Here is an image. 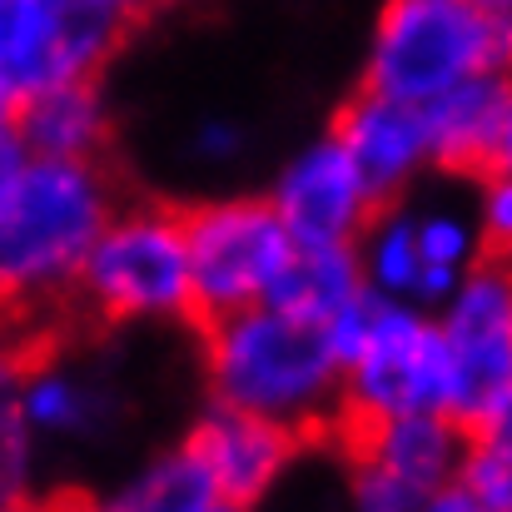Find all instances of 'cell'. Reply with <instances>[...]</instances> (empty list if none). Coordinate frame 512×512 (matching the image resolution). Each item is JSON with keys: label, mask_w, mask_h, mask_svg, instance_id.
<instances>
[{"label": "cell", "mask_w": 512, "mask_h": 512, "mask_svg": "<svg viewBox=\"0 0 512 512\" xmlns=\"http://www.w3.org/2000/svg\"><path fill=\"white\" fill-rule=\"evenodd\" d=\"M199 368L214 403L259 413L304 443H319L343 428L339 348L329 324L304 319L274 299L204 319Z\"/></svg>", "instance_id": "cell-1"}, {"label": "cell", "mask_w": 512, "mask_h": 512, "mask_svg": "<svg viewBox=\"0 0 512 512\" xmlns=\"http://www.w3.org/2000/svg\"><path fill=\"white\" fill-rule=\"evenodd\" d=\"M120 204L105 160L25 155L0 199V319H35L70 304L75 274Z\"/></svg>", "instance_id": "cell-2"}, {"label": "cell", "mask_w": 512, "mask_h": 512, "mask_svg": "<svg viewBox=\"0 0 512 512\" xmlns=\"http://www.w3.org/2000/svg\"><path fill=\"white\" fill-rule=\"evenodd\" d=\"M339 348L343 423L453 413V368L428 304L363 294L329 324Z\"/></svg>", "instance_id": "cell-3"}, {"label": "cell", "mask_w": 512, "mask_h": 512, "mask_svg": "<svg viewBox=\"0 0 512 512\" xmlns=\"http://www.w3.org/2000/svg\"><path fill=\"white\" fill-rule=\"evenodd\" d=\"M70 304L110 329L194 324L184 209L160 199H120L75 274Z\"/></svg>", "instance_id": "cell-4"}, {"label": "cell", "mask_w": 512, "mask_h": 512, "mask_svg": "<svg viewBox=\"0 0 512 512\" xmlns=\"http://www.w3.org/2000/svg\"><path fill=\"white\" fill-rule=\"evenodd\" d=\"M508 70L512 25L493 20L473 0H383L363 50V85L408 105Z\"/></svg>", "instance_id": "cell-5"}, {"label": "cell", "mask_w": 512, "mask_h": 512, "mask_svg": "<svg viewBox=\"0 0 512 512\" xmlns=\"http://www.w3.org/2000/svg\"><path fill=\"white\" fill-rule=\"evenodd\" d=\"M334 443H343L353 508L438 512L463 468L468 423L458 413H393L373 423H343Z\"/></svg>", "instance_id": "cell-6"}, {"label": "cell", "mask_w": 512, "mask_h": 512, "mask_svg": "<svg viewBox=\"0 0 512 512\" xmlns=\"http://www.w3.org/2000/svg\"><path fill=\"white\" fill-rule=\"evenodd\" d=\"M194 324L264 304L294 249V234L264 194H219L184 209Z\"/></svg>", "instance_id": "cell-7"}, {"label": "cell", "mask_w": 512, "mask_h": 512, "mask_svg": "<svg viewBox=\"0 0 512 512\" xmlns=\"http://www.w3.org/2000/svg\"><path fill=\"white\" fill-rule=\"evenodd\" d=\"M125 35L130 20L95 0H0V75L15 100L65 80H100Z\"/></svg>", "instance_id": "cell-8"}, {"label": "cell", "mask_w": 512, "mask_h": 512, "mask_svg": "<svg viewBox=\"0 0 512 512\" xmlns=\"http://www.w3.org/2000/svg\"><path fill=\"white\" fill-rule=\"evenodd\" d=\"M433 319L453 368V413L473 423L512 393V259L483 254L433 304Z\"/></svg>", "instance_id": "cell-9"}, {"label": "cell", "mask_w": 512, "mask_h": 512, "mask_svg": "<svg viewBox=\"0 0 512 512\" xmlns=\"http://www.w3.org/2000/svg\"><path fill=\"white\" fill-rule=\"evenodd\" d=\"M184 443L209 468L224 512L259 508L264 498H274L284 488V478L294 473L299 453L309 448L299 433H289L259 413L214 403V398L194 413V423L184 428Z\"/></svg>", "instance_id": "cell-10"}, {"label": "cell", "mask_w": 512, "mask_h": 512, "mask_svg": "<svg viewBox=\"0 0 512 512\" xmlns=\"http://www.w3.org/2000/svg\"><path fill=\"white\" fill-rule=\"evenodd\" d=\"M264 199L274 204V214L299 244H353L378 209V194L353 170V160L329 130L299 145L274 170Z\"/></svg>", "instance_id": "cell-11"}, {"label": "cell", "mask_w": 512, "mask_h": 512, "mask_svg": "<svg viewBox=\"0 0 512 512\" xmlns=\"http://www.w3.org/2000/svg\"><path fill=\"white\" fill-rule=\"evenodd\" d=\"M20 413L45 453H75L115 438L130 413V398L115 388L110 373L60 358V353H25L20 368Z\"/></svg>", "instance_id": "cell-12"}, {"label": "cell", "mask_w": 512, "mask_h": 512, "mask_svg": "<svg viewBox=\"0 0 512 512\" xmlns=\"http://www.w3.org/2000/svg\"><path fill=\"white\" fill-rule=\"evenodd\" d=\"M329 135L343 145V155L353 160V170L368 179V189L378 194V204L408 199L413 184L433 170L428 155V130H423V110L358 85L339 105Z\"/></svg>", "instance_id": "cell-13"}, {"label": "cell", "mask_w": 512, "mask_h": 512, "mask_svg": "<svg viewBox=\"0 0 512 512\" xmlns=\"http://www.w3.org/2000/svg\"><path fill=\"white\" fill-rule=\"evenodd\" d=\"M10 130L25 145V155L105 160L110 140H115V115H110V100H105L100 80H65V85L20 95L15 115H10Z\"/></svg>", "instance_id": "cell-14"}, {"label": "cell", "mask_w": 512, "mask_h": 512, "mask_svg": "<svg viewBox=\"0 0 512 512\" xmlns=\"http://www.w3.org/2000/svg\"><path fill=\"white\" fill-rule=\"evenodd\" d=\"M503 85H508V75H478V80H463V85L418 105L433 170L483 174L493 165V140H498V120H503Z\"/></svg>", "instance_id": "cell-15"}, {"label": "cell", "mask_w": 512, "mask_h": 512, "mask_svg": "<svg viewBox=\"0 0 512 512\" xmlns=\"http://www.w3.org/2000/svg\"><path fill=\"white\" fill-rule=\"evenodd\" d=\"M100 503L115 512H224L209 468L184 438L140 458Z\"/></svg>", "instance_id": "cell-16"}, {"label": "cell", "mask_w": 512, "mask_h": 512, "mask_svg": "<svg viewBox=\"0 0 512 512\" xmlns=\"http://www.w3.org/2000/svg\"><path fill=\"white\" fill-rule=\"evenodd\" d=\"M353 254H358V274H363L368 294L428 304V269H423V254H418L408 199L378 204L373 219L363 224V234L353 239Z\"/></svg>", "instance_id": "cell-17"}, {"label": "cell", "mask_w": 512, "mask_h": 512, "mask_svg": "<svg viewBox=\"0 0 512 512\" xmlns=\"http://www.w3.org/2000/svg\"><path fill=\"white\" fill-rule=\"evenodd\" d=\"M368 289H363V274H358V254L353 244H299L289 249L284 269H279V284H274V304L304 314V319H319V324H334L348 304H358Z\"/></svg>", "instance_id": "cell-18"}, {"label": "cell", "mask_w": 512, "mask_h": 512, "mask_svg": "<svg viewBox=\"0 0 512 512\" xmlns=\"http://www.w3.org/2000/svg\"><path fill=\"white\" fill-rule=\"evenodd\" d=\"M25 353L30 348L0 334V512L40 503V488H45V448L35 443V433L20 413Z\"/></svg>", "instance_id": "cell-19"}, {"label": "cell", "mask_w": 512, "mask_h": 512, "mask_svg": "<svg viewBox=\"0 0 512 512\" xmlns=\"http://www.w3.org/2000/svg\"><path fill=\"white\" fill-rule=\"evenodd\" d=\"M413 234L428 269V309L483 259V239L473 224V209L458 204H413Z\"/></svg>", "instance_id": "cell-20"}, {"label": "cell", "mask_w": 512, "mask_h": 512, "mask_svg": "<svg viewBox=\"0 0 512 512\" xmlns=\"http://www.w3.org/2000/svg\"><path fill=\"white\" fill-rule=\"evenodd\" d=\"M478 194H473V224L483 239V254L512 259V170H488L473 174Z\"/></svg>", "instance_id": "cell-21"}, {"label": "cell", "mask_w": 512, "mask_h": 512, "mask_svg": "<svg viewBox=\"0 0 512 512\" xmlns=\"http://www.w3.org/2000/svg\"><path fill=\"white\" fill-rule=\"evenodd\" d=\"M249 155V130L229 115H209L194 125L189 135V160L194 165H209V170H234L239 160Z\"/></svg>", "instance_id": "cell-22"}, {"label": "cell", "mask_w": 512, "mask_h": 512, "mask_svg": "<svg viewBox=\"0 0 512 512\" xmlns=\"http://www.w3.org/2000/svg\"><path fill=\"white\" fill-rule=\"evenodd\" d=\"M468 433H473L488 453H498L503 468L512 473V393H503L488 413H478V418L468 423Z\"/></svg>", "instance_id": "cell-23"}, {"label": "cell", "mask_w": 512, "mask_h": 512, "mask_svg": "<svg viewBox=\"0 0 512 512\" xmlns=\"http://www.w3.org/2000/svg\"><path fill=\"white\" fill-rule=\"evenodd\" d=\"M493 170H512V70L503 85V120H498V140H493Z\"/></svg>", "instance_id": "cell-24"}, {"label": "cell", "mask_w": 512, "mask_h": 512, "mask_svg": "<svg viewBox=\"0 0 512 512\" xmlns=\"http://www.w3.org/2000/svg\"><path fill=\"white\" fill-rule=\"evenodd\" d=\"M20 165H25V145H20V140H15V130L5 125V130H0V199H5L10 179L20 174Z\"/></svg>", "instance_id": "cell-25"}, {"label": "cell", "mask_w": 512, "mask_h": 512, "mask_svg": "<svg viewBox=\"0 0 512 512\" xmlns=\"http://www.w3.org/2000/svg\"><path fill=\"white\" fill-rule=\"evenodd\" d=\"M95 5H105V10H115V15H125V20L135 25V20H140V15H145L155 0H95Z\"/></svg>", "instance_id": "cell-26"}, {"label": "cell", "mask_w": 512, "mask_h": 512, "mask_svg": "<svg viewBox=\"0 0 512 512\" xmlns=\"http://www.w3.org/2000/svg\"><path fill=\"white\" fill-rule=\"evenodd\" d=\"M10 115H15V90H10V80L0 75V130L10 125Z\"/></svg>", "instance_id": "cell-27"}, {"label": "cell", "mask_w": 512, "mask_h": 512, "mask_svg": "<svg viewBox=\"0 0 512 512\" xmlns=\"http://www.w3.org/2000/svg\"><path fill=\"white\" fill-rule=\"evenodd\" d=\"M478 10H488L493 20H503V25H512V0H473Z\"/></svg>", "instance_id": "cell-28"}]
</instances>
